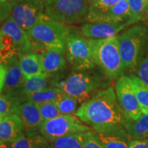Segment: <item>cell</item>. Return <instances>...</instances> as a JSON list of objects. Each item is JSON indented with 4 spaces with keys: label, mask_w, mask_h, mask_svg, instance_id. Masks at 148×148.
<instances>
[{
    "label": "cell",
    "mask_w": 148,
    "mask_h": 148,
    "mask_svg": "<svg viewBox=\"0 0 148 148\" xmlns=\"http://www.w3.org/2000/svg\"><path fill=\"white\" fill-rule=\"evenodd\" d=\"M1 29H0V49H1Z\"/></svg>",
    "instance_id": "obj_38"
},
{
    "label": "cell",
    "mask_w": 148,
    "mask_h": 148,
    "mask_svg": "<svg viewBox=\"0 0 148 148\" xmlns=\"http://www.w3.org/2000/svg\"><path fill=\"white\" fill-rule=\"evenodd\" d=\"M123 127L132 139H147L148 113H143L136 120L125 119Z\"/></svg>",
    "instance_id": "obj_19"
},
{
    "label": "cell",
    "mask_w": 148,
    "mask_h": 148,
    "mask_svg": "<svg viewBox=\"0 0 148 148\" xmlns=\"http://www.w3.org/2000/svg\"><path fill=\"white\" fill-rule=\"evenodd\" d=\"M88 41L96 65L110 80L119 78L123 71L117 35L100 39H88Z\"/></svg>",
    "instance_id": "obj_4"
},
{
    "label": "cell",
    "mask_w": 148,
    "mask_h": 148,
    "mask_svg": "<svg viewBox=\"0 0 148 148\" xmlns=\"http://www.w3.org/2000/svg\"><path fill=\"white\" fill-rule=\"evenodd\" d=\"M130 9V18L133 23L143 20L147 0H127Z\"/></svg>",
    "instance_id": "obj_30"
},
{
    "label": "cell",
    "mask_w": 148,
    "mask_h": 148,
    "mask_svg": "<svg viewBox=\"0 0 148 148\" xmlns=\"http://www.w3.org/2000/svg\"><path fill=\"white\" fill-rule=\"evenodd\" d=\"M147 36V28L140 25L130 27L117 35L123 71L132 73Z\"/></svg>",
    "instance_id": "obj_5"
},
{
    "label": "cell",
    "mask_w": 148,
    "mask_h": 148,
    "mask_svg": "<svg viewBox=\"0 0 148 148\" xmlns=\"http://www.w3.org/2000/svg\"><path fill=\"white\" fill-rule=\"evenodd\" d=\"M26 127L27 131H38L43 121L38 103L32 101L21 102L17 113Z\"/></svg>",
    "instance_id": "obj_16"
},
{
    "label": "cell",
    "mask_w": 148,
    "mask_h": 148,
    "mask_svg": "<svg viewBox=\"0 0 148 148\" xmlns=\"http://www.w3.org/2000/svg\"><path fill=\"white\" fill-rule=\"evenodd\" d=\"M53 101L62 114H75L78 108V101L64 92L59 94Z\"/></svg>",
    "instance_id": "obj_27"
},
{
    "label": "cell",
    "mask_w": 148,
    "mask_h": 148,
    "mask_svg": "<svg viewBox=\"0 0 148 148\" xmlns=\"http://www.w3.org/2000/svg\"><path fill=\"white\" fill-rule=\"evenodd\" d=\"M125 21H132L130 18L128 3H127V0H119L106 14H103L99 21L98 22H121Z\"/></svg>",
    "instance_id": "obj_22"
},
{
    "label": "cell",
    "mask_w": 148,
    "mask_h": 148,
    "mask_svg": "<svg viewBox=\"0 0 148 148\" xmlns=\"http://www.w3.org/2000/svg\"><path fill=\"white\" fill-rule=\"evenodd\" d=\"M147 139H148V138H147Z\"/></svg>",
    "instance_id": "obj_42"
},
{
    "label": "cell",
    "mask_w": 148,
    "mask_h": 148,
    "mask_svg": "<svg viewBox=\"0 0 148 148\" xmlns=\"http://www.w3.org/2000/svg\"><path fill=\"white\" fill-rule=\"evenodd\" d=\"M10 5L8 1H0V23L3 22L10 16Z\"/></svg>",
    "instance_id": "obj_33"
},
{
    "label": "cell",
    "mask_w": 148,
    "mask_h": 148,
    "mask_svg": "<svg viewBox=\"0 0 148 148\" xmlns=\"http://www.w3.org/2000/svg\"><path fill=\"white\" fill-rule=\"evenodd\" d=\"M70 29L65 24L49 17L45 14L39 18L27 34L34 52L45 49H64Z\"/></svg>",
    "instance_id": "obj_3"
},
{
    "label": "cell",
    "mask_w": 148,
    "mask_h": 148,
    "mask_svg": "<svg viewBox=\"0 0 148 148\" xmlns=\"http://www.w3.org/2000/svg\"><path fill=\"white\" fill-rule=\"evenodd\" d=\"M5 68L3 64H0V94L2 92L3 85H4V79H5Z\"/></svg>",
    "instance_id": "obj_35"
},
{
    "label": "cell",
    "mask_w": 148,
    "mask_h": 148,
    "mask_svg": "<svg viewBox=\"0 0 148 148\" xmlns=\"http://www.w3.org/2000/svg\"><path fill=\"white\" fill-rule=\"evenodd\" d=\"M49 142L38 131H27L11 143V148H47Z\"/></svg>",
    "instance_id": "obj_20"
},
{
    "label": "cell",
    "mask_w": 148,
    "mask_h": 148,
    "mask_svg": "<svg viewBox=\"0 0 148 148\" xmlns=\"http://www.w3.org/2000/svg\"><path fill=\"white\" fill-rule=\"evenodd\" d=\"M147 31H148V24H147Z\"/></svg>",
    "instance_id": "obj_41"
},
{
    "label": "cell",
    "mask_w": 148,
    "mask_h": 148,
    "mask_svg": "<svg viewBox=\"0 0 148 148\" xmlns=\"http://www.w3.org/2000/svg\"><path fill=\"white\" fill-rule=\"evenodd\" d=\"M116 97L126 119L136 120L143 114L127 75H122L116 79L114 86Z\"/></svg>",
    "instance_id": "obj_10"
},
{
    "label": "cell",
    "mask_w": 148,
    "mask_h": 148,
    "mask_svg": "<svg viewBox=\"0 0 148 148\" xmlns=\"http://www.w3.org/2000/svg\"><path fill=\"white\" fill-rule=\"evenodd\" d=\"M0 148H11V143H6L0 138Z\"/></svg>",
    "instance_id": "obj_36"
},
{
    "label": "cell",
    "mask_w": 148,
    "mask_h": 148,
    "mask_svg": "<svg viewBox=\"0 0 148 148\" xmlns=\"http://www.w3.org/2000/svg\"><path fill=\"white\" fill-rule=\"evenodd\" d=\"M83 148H104L97 132L92 130L79 133Z\"/></svg>",
    "instance_id": "obj_31"
},
{
    "label": "cell",
    "mask_w": 148,
    "mask_h": 148,
    "mask_svg": "<svg viewBox=\"0 0 148 148\" xmlns=\"http://www.w3.org/2000/svg\"><path fill=\"white\" fill-rule=\"evenodd\" d=\"M143 113H148V84L133 73L127 75Z\"/></svg>",
    "instance_id": "obj_23"
},
{
    "label": "cell",
    "mask_w": 148,
    "mask_h": 148,
    "mask_svg": "<svg viewBox=\"0 0 148 148\" xmlns=\"http://www.w3.org/2000/svg\"><path fill=\"white\" fill-rule=\"evenodd\" d=\"M2 118H3L2 116H1V115H0V121H1V119H2Z\"/></svg>",
    "instance_id": "obj_40"
},
{
    "label": "cell",
    "mask_w": 148,
    "mask_h": 148,
    "mask_svg": "<svg viewBox=\"0 0 148 148\" xmlns=\"http://www.w3.org/2000/svg\"><path fill=\"white\" fill-rule=\"evenodd\" d=\"M133 23L130 21L121 22H88L81 27L83 36L88 39H100L116 36Z\"/></svg>",
    "instance_id": "obj_11"
},
{
    "label": "cell",
    "mask_w": 148,
    "mask_h": 148,
    "mask_svg": "<svg viewBox=\"0 0 148 148\" xmlns=\"http://www.w3.org/2000/svg\"><path fill=\"white\" fill-rule=\"evenodd\" d=\"M21 101L17 96L0 94V115L2 117L16 114Z\"/></svg>",
    "instance_id": "obj_28"
},
{
    "label": "cell",
    "mask_w": 148,
    "mask_h": 148,
    "mask_svg": "<svg viewBox=\"0 0 148 148\" xmlns=\"http://www.w3.org/2000/svg\"><path fill=\"white\" fill-rule=\"evenodd\" d=\"M45 75L49 79L62 73L66 68L65 49H45L40 53Z\"/></svg>",
    "instance_id": "obj_14"
},
{
    "label": "cell",
    "mask_w": 148,
    "mask_h": 148,
    "mask_svg": "<svg viewBox=\"0 0 148 148\" xmlns=\"http://www.w3.org/2000/svg\"><path fill=\"white\" fill-rule=\"evenodd\" d=\"M88 8V0H45V14L64 24L86 20Z\"/></svg>",
    "instance_id": "obj_6"
},
{
    "label": "cell",
    "mask_w": 148,
    "mask_h": 148,
    "mask_svg": "<svg viewBox=\"0 0 148 148\" xmlns=\"http://www.w3.org/2000/svg\"><path fill=\"white\" fill-rule=\"evenodd\" d=\"M143 20L148 21V0H147V5H146L145 12H144V14H143Z\"/></svg>",
    "instance_id": "obj_37"
},
{
    "label": "cell",
    "mask_w": 148,
    "mask_h": 148,
    "mask_svg": "<svg viewBox=\"0 0 148 148\" xmlns=\"http://www.w3.org/2000/svg\"><path fill=\"white\" fill-rule=\"evenodd\" d=\"M0 29L1 32L7 34L12 39L17 51L18 57L34 52L27 32L20 27L10 16L3 21Z\"/></svg>",
    "instance_id": "obj_13"
},
{
    "label": "cell",
    "mask_w": 148,
    "mask_h": 148,
    "mask_svg": "<svg viewBox=\"0 0 148 148\" xmlns=\"http://www.w3.org/2000/svg\"><path fill=\"white\" fill-rule=\"evenodd\" d=\"M132 73L148 84V36L140 50Z\"/></svg>",
    "instance_id": "obj_26"
},
{
    "label": "cell",
    "mask_w": 148,
    "mask_h": 148,
    "mask_svg": "<svg viewBox=\"0 0 148 148\" xmlns=\"http://www.w3.org/2000/svg\"><path fill=\"white\" fill-rule=\"evenodd\" d=\"M50 86H52L50 79L45 75H36L29 79H25L18 97L42 90Z\"/></svg>",
    "instance_id": "obj_25"
},
{
    "label": "cell",
    "mask_w": 148,
    "mask_h": 148,
    "mask_svg": "<svg viewBox=\"0 0 148 148\" xmlns=\"http://www.w3.org/2000/svg\"><path fill=\"white\" fill-rule=\"evenodd\" d=\"M37 103H38L40 114L43 119V121L53 119V118L62 114L57 108V106H56L53 101Z\"/></svg>",
    "instance_id": "obj_32"
},
{
    "label": "cell",
    "mask_w": 148,
    "mask_h": 148,
    "mask_svg": "<svg viewBox=\"0 0 148 148\" xmlns=\"http://www.w3.org/2000/svg\"><path fill=\"white\" fill-rule=\"evenodd\" d=\"M92 130L74 114H60L53 119L42 121L38 132L51 142L57 138L79 134Z\"/></svg>",
    "instance_id": "obj_8"
},
{
    "label": "cell",
    "mask_w": 148,
    "mask_h": 148,
    "mask_svg": "<svg viewBox=\"0 0 148 148\" xmlns=\"http://www.w3.org/2000/svg\"><path fill=\"white\" fill-rule=\"evenodd\" d=\"M89 8L86 17L87 22H98L119 0H88Z\"/></svg>",
    "instance_id": "obj_21"
},
{
    "label": "cell",
    "mask_w": 148,
    "mask_h": 148,
    "mask_svg": "<svg viewBox=\"0 0 148 148\" xmlns=\"http://www.w3.org/2000/svg\"><path fill=\"white\" fill-rule=\"evenodd\" d=\"M25 132V125L18 114H10L0 121V138L6 143H12Z\"/></svg>",
    "instance_id": "obj_15"
},
{
    "label": "cell",
    "mask_w": 148,
    "mask_h": 148,
    "mask_svg": "<svg viewBox=\"0 0 148 148\" xmlns=\"http://www.w3.org/2000/svg\"><path fill=\"white\" fill-rule=\"evenodd\" d=\"M62 92V90L59 88L50 86L42 90L22 96L19 97V99L21 102L25 101H32L36 103L46 102V101H53Z\"/></svg>",
    "instance_id": "obj_24"
},
{
    "label": "cell",
    "mask_w": 148,
    "mask_h": 148,
    "mask_svg": "<svg viewBox=\"0 0 148 148\" xmlns=\"http://www.w3.org/2000/svg\"><path fill=\"white\" fill-rule=\"evenodd\" d=\"M74 115L97 133L124 128L126 119L112 86L99 90L81 103Z\"/></svg>",
    "instance_id": "obj_1"
},
{
    "label": "cell",
    "mask_w": 148,
    "mask_h": 148,
    "mask_svg": "<svg viewBox=\"0 0 148 148\" xmlns=\"http://www.w3.org/2000/svg\"><path fill=\"white\" fill-rule=\"evenodd\" d=\"M64 49L66 59L74 71H87L95 67L90 42L82 35L70 30Z\"/></svg>",
    "instance_id": "obj_7"
},
{
    "label": "cell",
    "mask_w": 148,
    "mask_h": 148,
    "mask_svg": "<svg viewBox=\"0 0 148 148\" xmlns=\"http://www.w3.org/2000/svg\"><path fill=\"white\" fill-rule=\"evenodd\" d=\"M1 2H5V1H9V0H0Z\"/></svg>",
    "instance_id": "obj_39"
},
{
    "label": "cell",
    "mask_w": 148,
    "mask_h": 148,
    "mask_svg": "<svg viewBox=\"0 0 148 148\" xmlns=\"http://www.w3.org/2000/svg\"><path fill=\"white\" fill-rule=\"evenodd\" d=\"M3 66L5 73L1 94L18 97L26 78L20 67L18 56L12 57L3 63Z\"/></svg>",
    "instance_id": "obj_12"
},
{
    "label": "cell",
    "mask_w": 148,
    "mask_h": 148,
    "mask_svg": "<svg viewBox=\"0 0 148 148\" xmlns=\"http://www.w3.org/2000/svg\"><path fill=\"white\" fill-rule=\"evenodd\" d=\"M10 16L25 31L45 14V0H9Z\"/></svg>",
    "instance_id": "obj_9"
},
{
    "label": "cell",
    "mask_w": 148,
    "mask_h": 148,
    "mask_svg": "<svg viewBox=\"0 0 148 148\" xmlns=\"http://www.w3.org/2000/svg\"><path fill=\"white\" fill-rule=\"evenodd\" d=\"M19 65L24 76L26 79L45 75L40 54L32 52L23 54L18 57Z\"/></svg>",
    "instance_id": "obj_17"
},
{
    "label": "cell",
    "mask_w": 148,
    "mask_h": 148,
    "mask_svg": "<svg viewBox=\"0 0 148 148\" xmlns=\"http://www.w3.org/2000/svg\"><path fill=\"white\" fill-rule=\"evenodd\" d=\"M129 148H148V139H132Z\"/></svg>",
    "instance_id": "obj_34"
},
{
    "label": "cell",
    "mask_w": 148,
    "mask_h": 148,
    "mask_svg": "<svg viewBox=\"0 0 148 148\" xmlns=\"http://www.w3.org/2000/svg\"><path fill=\"white\" fill-rule=\"evenodd\" d=\"M90 71L62 73L50 79L51 84L82 103L99 90L108 86L103 76Z\"/></svg>",
    "instance_id": "obj_2"
},
{
    "label": "cell",
    "mask_w": 148,
    "mask_h": 148,
    "mask_svg": "<svg viewBox=\"0 0 148 148\" xmlns=\"http://www.w3.org/2000/svg\"><path fill=\"white\" fill-rule=\"evenodd\" d=\"M47 148H83V146L79 134H75L49 142Z\"/></svg>",
    "instance_id": "obj_29"
},
{
    "label": "cell",
    "mask_w": 148,
    "mask_h": 148,
    "mask_svg": "<svg viewBox=\"0 0 148 148\" xmlns=\"http://www.w3.org/2000/svg\"><path fill=\"white\" fill-rule=\"evenodd\" d=\"M97 134L104 148H129L132 139L124 128Z\"/></svg>",
    "instance_id": "obj_18"
}]
</instances>
